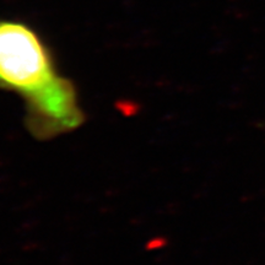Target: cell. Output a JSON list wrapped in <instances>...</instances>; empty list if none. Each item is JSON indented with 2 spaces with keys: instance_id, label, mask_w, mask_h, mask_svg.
<instances>
[{
  "instance_id": "obj_1",
  "label": "cell",
  "mask_w": 265,
  "mask_h": 265,
  "mask_svg": "<svg viewBox=\"0 0 265 265\" xmlns=\"http://www.w3.org/2000/svg\"><path fill=\"white\" fill-rule=\"evenodd\" d=\"M0 90L22 98L26 125L37 139L67 134L85 120L75 84L60 73L46 39L22 20L0 17Z\"/></svg>"
}]
</instances>
